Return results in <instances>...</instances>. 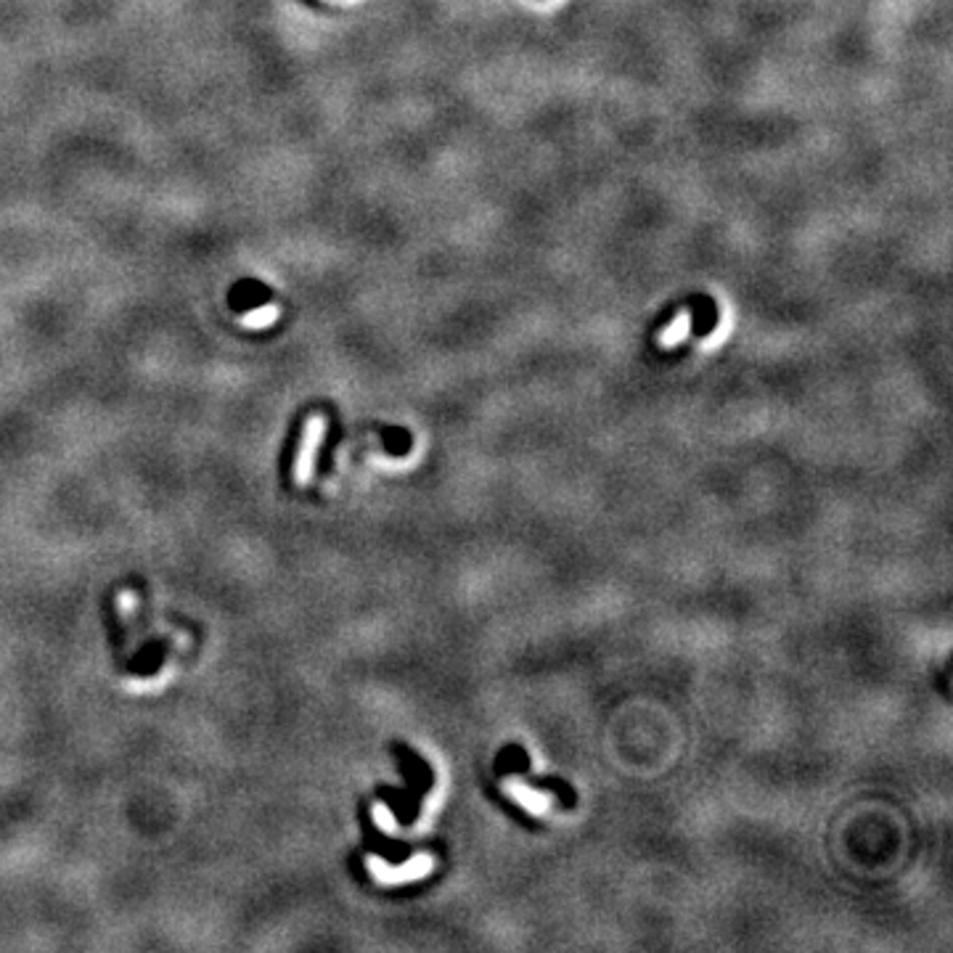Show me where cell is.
Returning <instances> with one entry per match:
<instances>
[{"instance_id": "cell-1", "label": "cell", "mask_w": 953, "mask_h": 953, "mask_svg": "<svg viewBox=\"0 0 953 953\" xmlns=\"http://www.w3.org/2000/svg\"><path fill=\"white\" fill-rule=\"evenodd\" d=\"M432 869H434V859L427 853L413 855V859L408 863H402V866H389L387 861L376 859V855H371L368 859L371 876H374L376 882H385V885H400V882L421 880V876L430 874Z\"/></svg>"}, {"instance_id": "cell-2", "label": "cell", "mask_w": 953, "mask_h": 953, "mask_svg": "<svg viewBox=\"0 0 953 953\" xmlns=\"http://www.w3.org/2000/svg\"><path fill=\"white\" fill-rule=\"evenodd\" d=\"M324 434H326V419L324 416H313V419L308 421V427H305L303 447H299L297 462H294V479H297L299 485L310 483L313 466H316V456H318V447H321V443H324Z\"/></svg>"}, {"instance_id": "cell-3", "label": "cell", "mask_w": 953, "mask_h": 953, "mask_svg": "<svg viewBox=\"0 0 953 953\" xmlns=\"http://www.w3.org/2000/svg\"><path fill=\"white\" fill-rule=\"evenodd\" d=\"M503 790H507V795L514 797L524 810H530V814L535 816L548 814V808L554 805L552 795H546V792L541 790H533V786L524 784L522 779H509V782H503Z\"/></svg>"}, {"instance_id": "cell-4", "label": "cell", "mask_w": 953, "mask_h": 953, "mask_svg": "<svg viewBox=\"0 0 953 953\" xmlns=\"http://www.w3.org/2000/svg\"><path fill=\"white\" fill-rule=\"evenodd\" d=\"M374 821L385 835H398V821H395V816L389 814L385 805H374Z\"/></svg>"}, {"instance_id": "cell-5", "label": "cell", "mask_w": 953, "mask_h": 953, "mask_svg": "<svg viewBox=\"0 0 953 953\" xmlns=\"http://www.w3.org/2000/svg\"><path fill=\"white\" fill-rule=\"evenodd\" d=\"M120 610H123V617H131L133 610H136V593L125 591L123 597H120Z\"/></svg>"}]
</instances>
